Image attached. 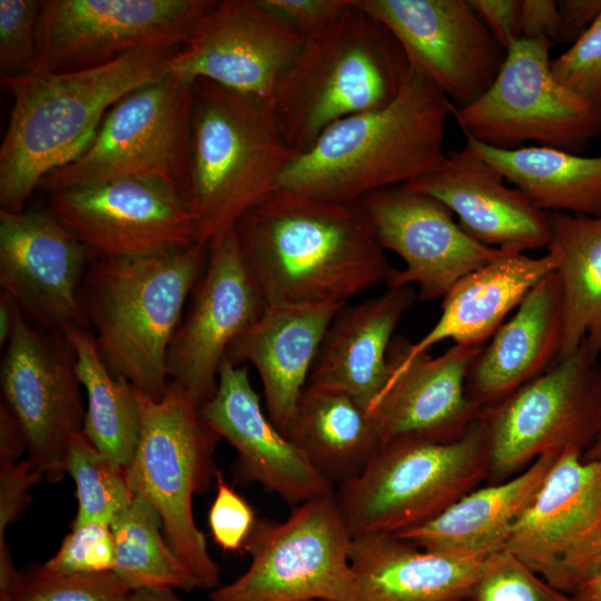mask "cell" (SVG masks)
<instances>
[{"label": "cell", "mask_w": 601, "mask_h": 601, "mask_svg": "<svg viewBox=\"0 0 601 601\" xmlns=\"http://www.w3.org/2000/svg\"><path fill=\"white\" fill-rule=\"evenodd\" d=\"M43 480L28 459L0 465V544L6 531L30 504V489Z\"/></svg>", "instance_id": "cell-43"}, {"label": "cell", "mask_w": 601, "mask_h": 601, "mask_svg": "<svg viewBox=\"0 0 601 601\" xmlns=\"http://www.w3.org/2000/svg\"><path fill=\"white\" fill-rule=\"evenodd\" d=\"M312 601H326V600H312Z\"/></svg>", "instance_id": "cell-54"}, {"label": "cell", "mask_w": 601, "mask_h": 601, "mask_svg": "<svg viewBox=\"0 0 601 601\" xmlns=\"http://www.w3.org/2000/svg\"><path fill=\"white\" fill-rule=\"evenodd\" d=\"M563 307L555 272L539 282L473 359L466 394L480 410L496 404L559 359Z\"/></svg>", "instance_id": "cell-27"}, {"label": "cell", "mask_w": 601, "mask_h": 601, "mask_svg": "<svg viewBox=\"0 0 601 601\" xmlns=\"http://www.w3.org/2000/svg\"><path fill=\"white\" fill-rule=\"evenodd\" d=\"M416 299L414 287L404 286L343 306L323 339L307 385L344 393L370 413L391 376L394 333Z\"/></svg>", "instance_id": "cell-26"}, {"label": "cell", "mask_w": 601, "mask_h": 601, "mask_svg": "<svg viewBox=\"0 0 601 601\" xmlns=\"http://www.w3.org/2000/svg\"><path fill=\"white\" fill-rule=\"evenodd\" d=\"M401 45L408 66L456 108L471 105L495 80L506 50L467 0H357Z\"/></svg>", "instance_id": "cell-17"}, {"label": "cell", "mask_w": 601, "mask_h": 601, "mask_svg": "<svg viewBox=\"0 0 601 601\" xmlns=\"http://www.w3.org/2000/svg\"><path fill=\"white\" fill-rule=\"evenodd\" d=\"M126 601H181L173 590L140 589L131 591Z\"/></svg>", "instance_id": "cell-51"}, {"label": "cell", "mask_w": 601, "mask_h": 601, "mask_svg": "<svg viewBox=\"0 0 601 601\" xmlns=\"http://www.w3.org/2000/svg\"><path fill=\"white\" fill-rule=\"evenodd\" d=\"M66 473L76 484L78 501L72 526L92 522L111 525L135 496L127 469L100 453L82 432L69 442Z\"/></svg>", "instance_id": "cell-36"}, {"label": "cell", "mask_w": 601, "mask_h": 601, "mask_svg": "<svg viewBox=\"0 0 601 601\" xmlns=\"http://www.w3.org/2000/svg\"><path fill=\"white\" fill-rule=\"evenodd\" d=\"M114 573L130 590L193 591L198 585L168 543L159 514L139 495L114 520Z\"/></svg>", "instance_id": "cell-35"}, {"label": "cell", "mask_w": 601, "mask_h": 601, "mask_svg": "<svg viewBox=\"0 0 601 601\" xmlns=\"http://www.w3.org/2000/svg\"><path fill=\"white\" fill-rule=\"evenodd\" d=\"M492 483L520 473L540 456L584 453L601 431V363L585 342L546 372L479 414Z\"/></svg>", "instance_id": "cell-11"}, {"label": "cell", "mask_w": 601, "mask_h": 601, "mask_svg": "<svg viewBox=\"0 0 601 601\" xmlns=\"http://www.w3.org/2000/svg\"><path fill=\"white\" fill-rule=\"evenodd\" d=\"M559 454H544L508 480L470 491L432 520L397 535L421 549L461 558L482 559L502 550Z\"/></svg>", "instance_id": "cell-30"}, {"label": "cell", "mask_w": 601, "mask_h": 601, "mask_svg": "<svg viewBox=\"0 0 601 601\" xmlns=\"http://www.w3.org/2000/svg\"><path fill=\"white\" fill-rule=\"evenodd\" d=\"M384 250L398 255L387 288L417 286V298L434 300L465 275L506 250L471 238L439 199L404 186L383 188L358 200Z\"/></svg>", "instance_id": "cell-20"}, {"label": "cell", "mask_w": 601, "mask_h": 601, "mask_svg": "<svg viewBox=\"0 0 601 601\" xmlns=\"http://www.w3.org/2000/svg\"><path fill=\"white\" fill-rule=\"evenodd\" d=\"M560 14L559 42L573 43L601 14V0L556 1Z\"/></svg>", "instance_id": "cell-47"}, {"label": "cell", "mask_w": 601, "mask_h": 601, "mask_svg": "<svg viewBox=\"0 0 601 601\" xmlns=\"http://www.w3.org/2000/svg\"><path fill=\"white\" fill-rule=\"evenodd\" d=\"M0 591L13 601H126L131 592L112 571L57 573L43 564L14 570Z\"/></svg>", "instance_id": "cell-37"}, {"label": "cell", "mask_w": 601, "mask_h": 601, "mask_svg": "<svg viewBox=\"0 0 601 601\" xmlns=\"http://www.w3.org/2000/svg\"><path fill=\"white\" fill-rule=\"evenodd\" d=\"M482 348L454 344L436 357L424 353L404 362L394 336L391 376L370 412L380 446L403 440L447 442L464 434L481 412L465 383Z\"/></svg>", "instance_id": "cell-23"}, {"label": "cell", "mask_w": 601, "mask_h": 601, "mask_svg": "<svg viewBox=\"0 0 601 601\" xmlns=\"http://www.w3.org/2000/svg\"><path fill=\"white\" fill-rule=\"evenodd\" d=\"M296 156L280 132L272 99L196 79L187 203L197 244L209 246L234 229L276 190Z\"/></svg>", "instance_id": "cell-5"}, {"label": "cell", "mask_w": 601, "mask_h": 601, "mask_svg": "<svg viewBox=\"0 0 601 601\" xmlns=\"http://www.w3.org/2000/svg\"><path fill=\"white\" fill-rule=\"evenodd\" d=\"M205 423L236 451L234 474L290 506L334 493V484L266 415L246 366L225 358L215 394L200 407Z\"/></svg>", "instance_id": "cell-22"}, {"label": "cell", "mask_w": 601, "mask_h": 601, "mask_svg": "<svg viewBox=\"0 0 601 601\" xmlns=\"http://www.w3.org/2000/svg\"><path fill=\"white\" fill-rule=\"evenodd\" d=\"M489 474L477 418L447 442L403 440L378 447L363 471L335 491L353 538L400 534L432 520Z\"/></svg>", "instance_id": "cell-8"}, {"label": "cell", "mask_w": 601, "mask_h": 601, "mask_svg": "<svg viewBox=\"0 0 601 601\" xmlns=\"http://www.w3.org/2000/svg\"><path fill=\"white\" fill-rule=\"evenodd\" d=\"M217 0H45L27 73L109 62L127 52L181 47Z\"/></svg>", "instance_id": "cell-13"}, {"label": "cell", "mask_w": 601, "mask_h": 601, "mask_svg": "<svg viewBox=\"0 0 601 601\" xmlns=\"http://www.w3.org/2000/svg\"><path fill=\"white\" fill-rule=\"evenodd\" d=\"M559 454L504 550L573 595L601 568V462Z\"/></svg>", "instance_id": "cell-15"}, {"label": "cell", "mask_w": 601, "mask_h": 601, "mask_svg": "<svg viewBox=\"0 0 601 601\" xmlns=\"http://www.w3.org/2000/svg\"><path fill=\"white\" fill-rule=\"evenodd\" d=\"M209 246L146 258H93L79 300L102 361L137 391L160 398L168 388L167 353Z\"/></svg>", "instance_id": "cell-4"}, {"label": "cell", "mask_w": 601, "mask_h": 601, "mask_svg": "<svg viewBox=\"0 0 601 601\" xmlns=\"http://www.w3.org/2000/svg\"><path fill=\"white\" fill-rule=\"evenodd\" d=\"M410 71L388 28L354 4L303 46L272 102L288 147L300 155L333 124L388 105Z\"/></svg>", "instance_id": "cell-6"}, {"label": "cell", "mask_w": 601, "mask_h": 601, "mask_svg": "<svg viewBox=\"0 0 601 601\" xmlns=\"http://www.w3.org/2000/svg\"><path fill=\"white\" fill-rule=\"evenodd\" d=\"M551 240L556 256L563 307L560 357L585 342L601 354V216L551 213ZM559 357V358H560Z\"/></svg>", "instance_id": "cell-33"}, {"label": "cell", "mask_w": 601, "mask_h": 601, "mask_svg": "<svg viewBox=\"0 0 601 601\" xmlns=\"http://www.w3.org/2000/svg\"><path fill=\"white\" fill-rule=\"evenodd\" d=\"M548 39L520 38L487 91L452 116L465 137L497 149L526 141L570 152L601 134V111L561 86L552 76Z\"/></svg>", "instance_id": "cell-12"}, {"label": "cell", "mask_w": 601, "mask_h": 601, "mask_svg": "<svg viewBox=\"0 0 601 601\" xmlns=\"http://www.w3.org/2000/svg\"><path fill=\"white\" fill-rule=\"evenodd\" d=\"M504 181L497 170L463 147L449 151L437 170L403 186L443 203L480 244L515 254L548 248L550 214Z\"/></svg>", "instance_id": "cell-24"}, {"label": "cell", "mask_w": 601, "mask_h": 601, "mask_svg": "<svg viewBox=\"0 0 601 601\" xmlns=\"http://www.w3.org/2000/svg\"><path fill=\"white\" fill-rule=\"evenodd\" d=\"M27 452V440L19 423L6 406L0 404V465L20 461Z\"/></svg>", "instance_id": "cell-48"}, {"label": "cell", "mask_w": 601, "mask_h": 601, "mask_svg": "<svg viewBox=\"0 0 601 601\" xmlns=\"http://www.w3.org/2000/svg\"><path fill=\"white\" fill-rule=\"evenodd\" d=\"M91 252L48 209H0V285L41 328H88L79 300Z\"/></svg>", "instance_id": "cell-21"}, {"label": "cell", "mask_w": 601, "mask_h": 601, "mask_svg": "<svg viewBox=\"0 0 601 601\" xmlns=\"http://www.w3.org/2000/svg\"><path fill=\"white\" fill-rule=\"evenodd\" d=\"M0 601H13L7 591H0Z\"/></svg>", "instance_id": "cell-53"}, {"label": "cell", "mask_w": 601, "mask_h": 601, "mask_svg": "<svg viewBox=\"0 0 601 601\" xmlns=\"http://www.w3.org/2000/svg\"><path fill=\"white\" fill-rule=\"evenodd\" d=\"M49 209L93 258L161 256L195 244L186 198L146 180H117L56 190Z\"/></svg>", "instance_id": "cell-16"}, {"label": "cell", "mask_w": 601, "mask_h": 601, "mask_svg": "<svg viewBox=\"0 0 601 601\" xmlns=\"http://www.w3.org/2000/svg\"><path fill=\"white\" fill-rule=\"evenodd\" d=\"M288 437L338 485L358 475L380 447L363 406L344 393L312 385L300 395Z\"/></svg>", "instance_id": "cell-32"}, {"label": "cell", "mask_w": 601, "mask_h": 601, "mask_svg": "<svg viewBox=\"0 0 601 601\" xmlns=\"http://www.w3.org/2000/svg\"><path fill=\"white\" fill-rule=\"evenodd\" d=\"M215 484L216 494L208 513L213 540L225 552L245 551L258 518L252 505L230 486L218 469Z\"/></svg>", "instance_id": "cell-42"}, {"label": "cell", "mask_w": 601, "mask_h": 601, "mask_svg": "<svg viewBox=\"0 0 601 601\" xmlns=\"http://www.w3.org/2000/svg\"><path fill=\"white\" fill-rule=\"evenodd\" d=\"M141 428L127 477L135 495L149 502L164 534L194 577L198 589L214 590L220 568L210 555L193 511L196 494L215 481V447L220 439L200 407L175 383L160 398L137 391Z\"/></svg>", "instance_id": "cell-7"}, {"label": "cell", "mask_w": 601, "mask_h": 601, "mask_svg": "<svg viewBox=\"0 0 601 601\" xmlns=\"http://www.w3.org/2000/svg\"><path fill=\"white\" fill-rule=\"evenodd\" d=\"M345 305L267 306L228 349V359L257 370L268 416L286 436L323 339Z\"/></svg>", "instance_id": "cell-25"}, {"label": "cell", "mask_w": 601, "mask_h": 601, "mask_svg": "<svg viewBox=\"0 0 601 601\" xmlns=\"http://www.w3.org/2000/svg\"><path fill=\"white\" fill-rule=\"evenodd\" d=\"M304 37L264 0H221L199 20L169 73L272 99Z\"/></svg>", "instance_id": "cell-19"}, {"label": "cell", "mask_w": 601, "mask_h": 601, "mask_svg": "<svg viewBox=\"0 0 601 601\" xmlns=\"http://www.w3.org/2000/svg\"><path fill=\"white\" fill-rule=\"evenodd\" d=\"M179 48L138 49L86 69L1 77L12 97L0 147L1 210H23L46 175L86 150L119 99L169 73Z\"/></svg>", "instance_id": "cell-2"}, {"label": "cell", "mask_w": 601, "mask_h": 601, "mask_svg": "<svg viewBox=\"0 0 601 601\" xmlns=\"http://www.w3.org/2000/svg\"><path fill=\"white\" fill-rule=\"evenodd\" d=\"M521 38L559 41L560 14L556 1L521 0Z\"/></svg>", "instance_id": "cell-46"}, {"label": "cell", "mask_w": 601, "mask_h": 601, "mask_svg": "<svg viewBox=\"0 0 601 601\" xmlns=\"http://www.w3.org/2000/svg\"><path fill=\"white\" fill-rule=\"evenodd\" d=\"M492 37L506 50L521 38V0H467Z\"/></svg>", "instance_id": "cell-45"}, {"label": "cell", "mask_w": 601, "mask_h": 601, "mask_svg": "<svg viewBox=\"0 0 601 601\" xmlns=\"http://www.w3.org/2000/svg\"><path fill=\"white\" fill-rule=\"evenodd\" d=\"M168 348L169 382L201 407L215 394L233 342L267 305L239 248L235 228L209 245L205 270Z\"/></svg>", "instance_id": "cell-18"}, {"label": "cell", "mask_w": 601, "mask_h": 601, "mask_svg": "<svg viewBox=\"0 0 601 601\" xmlns=\"http://www.w3.org/2000/svg\"><path fill=\"white\" fill-rule=\"evenodd\" d=\"M0 384L1 402L26 436L27 459L43 480L59 482L86 412L70 341L62 332L30 326L21 312L4 349Z\"/></svg>", "instance_id": "cell-14"}, {"label": "cell", "mask_w": 601, "mask_h": 601, "mask_svg": "<svg viewBox=\"0 0 601 601\" xmlns=\"http://www.w3.org/2000/svg\"><path fill=\"white\" fill-rule=\"evenodd\" d=\"M486 558L424 550L397 534L353 538L351 546L359 601H464Z\"/></svg>", "instance_id": "cell-29"}, {"label": "cell", "mask_w": 601, "mask_h": 601, "mask_svg": "<svg viewBox=\"0 0 601 601\" xmlns=\"http://www.w3.org/2000/svg\"><path fill=\"white\" fill-rule=\"evenodd\" d=\"M264 2L306 38L329 26L352 7L355 0H264Z\"/></svg>", "instance_id": "cell-44"}, {"label": "cell", "mask_w": 601, "mask_h": 601, "mask_svg": "<svg viewBox=\"0 0 601 601\" xmlns=\"http://www.w3.org/2000/svg\"><path fill=\"white\" fill-rule=\"evenodd\" d=\"M467 150L497 170L544 211L601 216V155L546 146L497 149L465 137Z\"/></svg>", "instance_id": "cell-31"}, {"label": "cell", "mask_w": 601, "mask_h": 601, "mask_svg": "<svg viewBox=\"0 0 601 601\" xmlns=\"http://www.w3.org/2000/svg\"><path fill=\"white\" fill-rule=\"evenodd\" d=\"M41 1L0 0L1 77L29 72L38 48Z\"/></svg>", "instance_id": "cell-40"}, {"label": "cell", "mask_w": 601, "mask_h": 601, "mask_svg": "<svg viewBox=\"0 0 601 601\" xmlns=\"http://www.w3.org/2000/svg\"><path fill=\"white\" fill-rule=\"evenodd\" d=\"M556 256L548 249L540 257L505 252L462 277L442 298V312L417 342L398 336L401 356L408 362L442 341L484 346L528 293L555 272Z\"/></svg>", "instance_id": "cell-28"}, {"label": "cell", "mask_w": 601, "mask_h": 601, "mask_svg": "<svg viewBox=\"0 0 601 601\" xmlns=\"http://www.w3.org/2000/svg\"><path fill=\"white\" fill-rule=\"evenodd\" d=\"M235 233L267 306L346 304L396 269L358 201L276 189Z\"/></svg>", "instance_id": "cell-1"}, {"label": "cell", "mask_w": 601, "mask_h": 601, "mask_svg": "<svg viewBox=\"0 0 601 601\" xmlns=\"http://www.w3.org/2000/svg\"><path fill=\"white\" fill-rule=\"evenodd\" d=\"M352 541L335 492L294 506L284 521L258 518L245 546L249 566L209 601H359Z\"/></svg>", "instance_id": "cell-10"}, {"label": "cell", "mask_w": 601, "mask_h": 601, "mask_svg": "<svg viewBox=\"0 0 601 601\" xmlns=\"http://www.w3.org/2000/svg\"><path fill=\"white\" fill-rule=\"evenodd\" d=\"M584 461L601 462V431L591 446L582 454Z\"/></svg>", "instance_id": "cell-52"}, {"label": "cell", "mask_w": 601, "mask_h": 601, "mask_svg": "<svg viewBox=\"0 0 601 601\" xmlns=\"http://www.w3.org/2000/svg\"><path fill=\"white\" fill-rule=\"evenodd\" d=\"M22 309L16 299L1 289L0 294V346L6 347Z\"/></svg>", "instance_id": "cell-49"}, {"label": "cell", "mask_w": 601, "mask_h": 601, "mask_svg": "<svg viewBox=\"0 0 601 601\" xmlns=\"http://www.w3.org/2000/svg\"><path fill=\"white\" fill-rule=\"evenodd\" d=\"M464 601H577L502 549L485 560Z\"/></svg>", "instance_id": "cell-38"}, {"label": "cell", "mask_w": 601, "mask_h": 601, "mask_svg": "<svg viewBox=\"0 0 601 601\" xmlns=\"http://www.w3.org/2000/svg\"><path fill=\"white\" fill-rule=\"evenodd\" d=\"M454 105L432 81L410 68L386 106L329 126L280 175L276 189L336 201L403 186L445 161V127Z\"/></svg>", "instance_id": "cell-3"}, {"label": "cell", "mask_w": 601, "mask_h": 601, "mask_svg": "<svg viewBox=\"0 0 601 601\" xmlns=\"http://www.w3.org/2000/svg\"><path fill=\"white\" fill-rule=\"evenodd\" d=\"M193 85L168 73L119 99L86 150L38 188L50 194L134 179L166 185L187 200Z\"/></svg>", "instance_id": "cell-9"}, {"label": "cell", "mask_w": 601, "mask_h": 601, "mask_svg": "<svg viewBox=\"0 0 601 601\" xmlns=\"http://www.w3.org/2000/svg\"><path fill=\"white\" fill-rule=\"evenodd\" d=\"M62 333L75 349L78 375L87 396L81 432L100 453L128 469L141 428L137 390L109 371L88 328L70 326Z\"/></svg>", "instance_id": "cell-34"}, {"label": "cell", "mask_w": 601, "mask_h": 601, "mask_svg": "<svg viewBox=\"0 0 601 601\" xmlns=\"http://www.w3.org/2000/svg\"><path fill=\"white\" fill-rule=\"evenodd\" d=\"M553 78L588 106L601 111V14L555 59Z\"/></svg>", "instance_id": "cell-39"}, {"label": "cell", "mask_w": 601, "mask_h": 601, "mask_svg": "<svg viewBox=\"0 0 601 601\" xmlns=\"http://www.w3.org/2000/svg\"><path fill=\"white\" fill-rule=\"evenodd\" d=\"M115 560L111 526L92 522L72 526L43 565L57 573H100L114 571Z\"/></svg>", "instance_id": "cell-41"}, {"label": "cell", "mask_w": 601, "mask_h": 601, "mask_svg": "<svg viewBox=\"0 0 601 601\" xmlns=\"http://www.w3.org/2000/svg\"><path fill=\"white\" fill-rule=\"evenodd\" d=\"M573 597L577 601H601V568L579 587Z\"/></svg>", "instance_id": "cell-50"}]
</instances>
